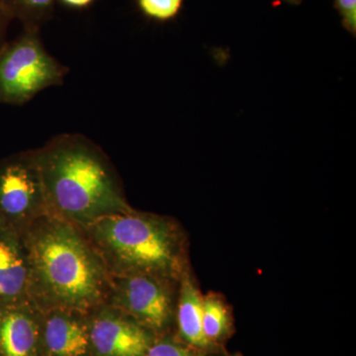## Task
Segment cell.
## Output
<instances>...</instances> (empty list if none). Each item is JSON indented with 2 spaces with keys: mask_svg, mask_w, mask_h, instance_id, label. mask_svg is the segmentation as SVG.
Returning <instances> with one entry per match:
<instances>
[{
  "mask_svg": "<svg viewBox=\"0 0 356 356\" xmlns=\"http://www.w3.org/2000/svg\"><path fill=\"white\" fill-rule=\"evenodd\" d=\"M37 158L46 202L76 219L131 210L99 149L79 134L57 136Z\"/></svg>",
  "mask_w": 356,
  "mask_h": 356,
  "instance_id": "obj_1",
  "label": "cell"
},
{
  "mask_svg": "<svg viewBox=\"0 0 356 356\" xmlns=\"http://www.w3.org/2000/svg\"><path fill=\"white\" fill-rule=\"evenodd\" d=\"M95 220L99 236L134 273L180 278L187 268L184 238L172 222L131 210Z\"/></svg>",
  "mask_w": 356,
  "mask_h": 356,
  "instance_id": "obj_2",
  "label": "cell"
},
{
  "mask_svg": "<svg viewBox=\"0 0 356 356\" xmlns=\"http://www.w3.org/2000/svg\"><path fill=\"white\" fill-rule=\"evenodd\" d=\"M34 257L44 283L58 299L83 306L97 297V266L74 232L64 227L44 232L35 243Z\"/></svg>",
  "mask_w": 356,
  "mask_h": 356,
  "instance_id": "obj_3",
  "label": "cell"
},
{
  "mask_svg": "<svg viewBox=\"0 0 356 356\" xmlns=\"http://www.w3.org/2000/svg\"><path fill=\"white\" fill-rule=\"evenodd\" d=\"M39 31L25 28L0 53V102L24 104L40 91L64 83L69 70L47 51Z\"/></svg>",
  "mask_w": 356,
  "mask_h": 356,
  "instance_id": "obj_4",
  "label": "cell"
},
{
  "mask_svg": "<svg viewBox=\"0 0 356 356\" xmlns=\"http://www.w3.org/2000/svg\"><path fill=\"white\" fill-rule=\"evenodd\" d=\"M46 202L37 153L0 166V210L20 217Z\"/></svg>",
  "mask_w": 356,
  "mask_h": 356,
  "instance_id": "obj_5",
  "label": "cell"
},
{
  "mask_svg": "<svg viewBox=\"0 0 356 356\" xmlns=\"http://www.w3.org/2000/svg\"><path fill=\"white\" fill-rule=\"evenodd\" d=\"M165 277L134 273L124 283L123 301L133 315L154 329H161L172 315V296Z\"/></svg>",
  "mask_w": 356,
  "mask_h": 356,
  "instance_id": "obj_6",
  "label": "cell"
},
{
  "mask_svg": "<svg viewBox=\"0 0 356 356\" xmlns=\"http://www.w3.org/2000/svg\"><path fill=\"white\" fill-rule=\"evenodd\" d=\"M90 337L96 350L103 356H145L151 346L142 327L116 318L96 321Z\"/></svg>",
  "mask_w": 356,
  "mask_h": 356,
  "instance_id": "obj_7",
  "label": "cell"
},
{
  "mask_svg": "<svg viewBox=\"0 0 356 356\" xmlns=\"http://www.w3.org/2000/svg\"><path fill=\"white\" fill-rule=\"evenodd\" d=\"M177 323L180 334L187 343L195 348H209L202 327V292L188 267L179 278Z\"/></svg>",
  "mask_w": 356,
  "mask_h": 356,
  "instance_id": "obj_8",
  "label": "cell"
},
{
  "mask_svg": "<svg viewBox=\"0 0 356 356\" xmlns=\"http://www.w3.org/2000/svg\"><path fill=\"white\" fill-rule=\"evenodd\" d=\"M44 339L49 350L58 356H81L88 350L83 327L65 318L55 317L47 323Z\"/></svg>",
  "mask_w": 356,
  "mask_h": 356,
  "instance_id": "obj_9",
  "label": "cell"
},
{
  "mask_svg": "<svg viewBox=\"0 0 356 356\" xmlns=\"http://www.w3.org/2000/svg\"><path fill=\"white\" fill-rule=\"evenodd\" d=\"M36 343V330L22 314L7 315L0 324V348L4 356H30Z\"/></svg>",
  "mask_w": 356,
  "mask_h": 356,
  "instance_id": "obj_10",
  "label": "cell"
},
{
  "mask_svg": "<svg viewBox=\"0 0 356 356\" xmlns=\"http://www.w3.org/2000/svg\"><path fill=\"white\" fill-rule=\"evenodd\" d=\"M26 267L15 247L0 240V297L10 298L22 291L26 281Z\"/></svg>",
  "mask_w": 356,
  "mask_h": 356,
  "instance_id": "obj_11",
  "label": "cell"
},
{
  "mask_svg": "<svg viewBox=\"0 0 356 356\" xmlns=\"http://www.w3.org/2000/svg\"><path fill=\"white\" fill-rule=\"evenodd\" d=\"M231 324V310L224 297L216 292L203 294L202 327L210 346L228 334Z\"/></svg>",
  "mask_w": 356,
  "mask_h": 356,
  "instance_id": "obj_12",
  "label": "cell"
},
{
  "mask_svg": "<svg viewBox=\"0 0 356 356\" xmlns=\"http://www.w3.org/2000/svg\"><path fill=\"white\" fill-rule=\"evenodd\" d=\"M56 0H0L10 16L19 18L28 29H38L51 19Z\"/></svg>",
  "mask_w": 356,
  "mask_h": 356,
  "instance_id": "obj_13",
  "label": "cell"
},
{
  "mask_svg": "<svg viewBox=\"0 0 356 356\" xmlns=\"http://www.w3.org/2000/svg\"><path fill=\"white\" fill-rule=\"evenodd\" d=\"M184 0H137L140 10L151 19L165 22L177 17Z\"/></svg>",
  "mask_w": 356,
  "mask_h": 356,
  "instance_id": "obj_14",
  "label": "cell"
},
{
  "mask_svg": "<svg viewBox=\"0 0 356 356\" xmlns=\"http://www.w3.org/2000/svg\"><path fill=\"white\" fill-rule=\"evenodd\" d=\"M344 29L353 37L356 35V0H334Z\"/></svg>",
  "mask_w": 356,
  "mask_h": 356,
  "instance_id": "obj_15",
  "label": "cell"
},
{
  "mask_svg": "<svg viewBox=\"0 0 356 356\" xmlns=\"http://www.w3.org/2000/svg\"><path fill=\"white\" fill-rule=\"evenodd\" d=\"M145 356H202L196 351L185 348L178 344L168 343H159L151 346Z\"/></svg>",
  "mask_w": 356,
  "mask_h": 356,
  "instance_id": "obj_16",
  "label": "cell"
},
{
  "mask_svg": "<svg viewBox=\"0 0 356 356\" xmlns=\"http://www.w3.org/2000/svg\"><path fill=\"white\" fill-rule=\"evenodd\" d=\"M9 17H10V15L7 13L6 8L2 6V4L0 3V53H1L4 48L2 42H3L4 32H6V23Z\"/></svg>",
  "mask_w": 356,
  "mask_h": 356,
  "instance_id": "obj_17",
  "label": "cell"
},
{
  "mask_svg": "<svg viewBox=\"0 0 356 356\" xmlns=\"http://www.w3.org/2000/svg\"><path fill=\"white\" fill-rule=\"evenodd\" d=\"M67 6L76 7V8H83L92 3L93 0H60Z\"/></svg>",
  "mask_w": 356,
  "mask_h": 356,
  "instance_id": "obj_18",
  "label": "cell"
},
{
  "mask_svg": "<svg viewBox=\"0 0 356 356\" xmlns=\"http://www.w3.org/2000/svg\"><path fill=\"white\" fill-rule=\"evenodd\" d=\"M281 1L290 4V6H299V4L301 3L302 0H281Z\"/></svg>",
  "mask_w": 356,
  "mask_h": 356,
  "instance_id": "obj_19",
  "label": "cell"
}]
</instances>
